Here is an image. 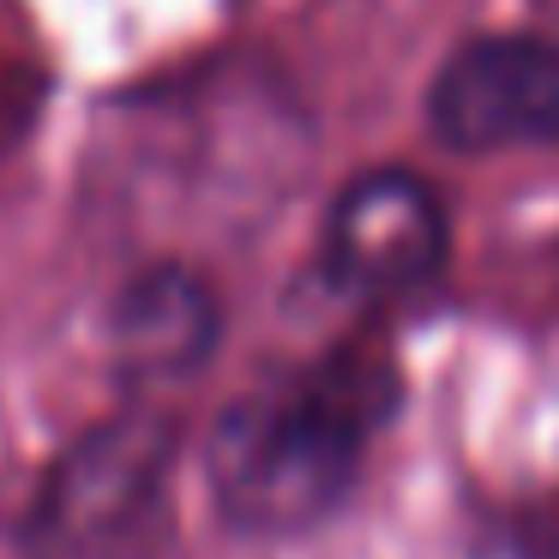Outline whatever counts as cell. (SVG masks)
<instances>
[{
  "instance_id": "cell-1",
  "label": "cell",
  "mask_w": 559,
  "mask_h": 559,
  "mask_svg": "<svg viewBox=\"0 0 559 559\" xmlns=\"http://www.w3.org/2000/svg\"><path fill=\"white\" fill-rule=\"evenodd\" d=\"M397 379L373 349H337L223 409L205 445L217 511L247 535H295L343 506Z\"/></svg>"
},
{
  "instance_id": "cell-2",
  "label": "cell",
  "mask_w": 559,
  "mask_h": 559,
  "mask_svg": "<svg viewBox=\"0 0 559 559\" xmlns=\"http://www.w3.org/2000/svg\"><path fill=\"white\" fill-rule=\"evenodd\" d=\"M319 259L331 283L361 301L409 295L445 265V205L421 175L373 169L337 193Z\"/></svg>"
},
{
  "instance_id": "cell-3",
  "label": "cell",
  "mask_w": 559,
  "mask_h": 559,
  "mask_svg": "<svg viewBox=\"0 0 559 559\" xmlns=\"http://www.w3.org/2000/svg\"><path fill=\"white\" fill-rule=\"evenodd\" d=\"M433 133L451 151H518L559 139V43L475 37L439 67Z\"/></svg>"
},
{
  "instance_id": "cell-4",
  "label": "cell",
  "mask_w": 559,
  "mask_h": 559,
  "mask_svg": "<svg viewBox=\"0 0 559 559\" xmlns=\"http://www.w3.org/2000/svg\"><path fill=\"white\" fill-rule=\"evenodd\" d=\"M169 463V427L127 415L109 421L91 445H79L67 457V469L49 487V530L67 547L109 542L145 511V499L157 493V475Z\"/></svg>"
},
{
  "instance_id": "cell-5",
  "label": "cell",
  "mask_w": 559,
  "mask_h": 559,
  "mask_svg": "<svg viewBox=\"0 0 559 559\" xmlns=\"http://www.w3.org/2000/svg\"><path fill=\"white\" fill-rule=\"evenodd\" d=\"M109 343H115V361L133 379H151V385L193 373L217 343V301L193 271L157 265L121 289L109 319Z\"/></svg>"
},
{
  "instance_id": "cell-6",
  "label": "cell",
  "mask_w": 559,
  "mask_h": 559,
  "mask_svg": "<svg viewBox=\"0 0 559 559\" xmlns=\"http://www.w3.org/2000/svg\"><path fill=\"white\" fill-rule=\"evenodd\" d=\"M547 7H559V0H547Z\"/></svg>"
}]
</instances>
